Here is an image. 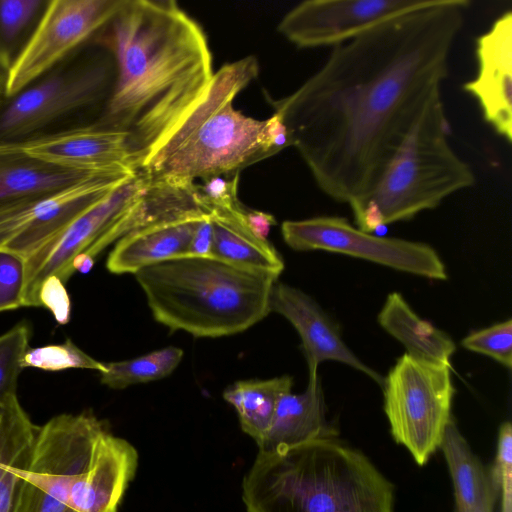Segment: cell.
Returning <instances> with one entry per match:
<instances>
[{
    "mask_svg": "<svg viewBox=\"0 0 512 512\" xmlns=\"http://www.w3.org/2000/svg\"><path fill=\"white\" fill-rule=\"evenodd\" d=\"M468 0L384 21L333 47L290 95L268 97L318 187L337 202L367 198L429 101L440 91Z\"/></svg>",
    "mask_w": 512,
    "mask_h": 512,
    "instance_id": "6da1fadb",
    "label": "cell"
},
{
    "mask_svg": "<svg viewBox=\"0 0 512 512\" xmlns=\"http://www.w3.org/2000/svg\"><path fill=\"white\" fill-rule=\"evenodd\" d=\"M100 32L115 78L98 123L127 132L142 166L206 94L208 39L173 0H124Z\"/></svg>",
    "mask_w": 512,
    "mask_h": 512,
    "instance_id": "7a4b0ae2",
    "label": "cell"
},
{
    "mask_svg": "<svg viewBox=\"0 0 512 512\" xmlns=\"http://www.w3.org/2000/svg\"><path fill=\"white\" fill-rule=\"evenodd\" d=\"M247 512H395L393 484L336 437L258 453L242 481Z\"/></svg>",
    "mask_w": 512,
    "mask_h": 512,
    "instance_id": "3957f363",
    "label": "cell"
},
{
    "mask_svg": "<svg viewBox=\"0 0 512 512\" xmlns=\"http://www.w3.org/2000/svg\"><path fill=\"white\" fill-rule=\"evenodd\" d=\"M254 56L224 64L199 103L143 162L149 179L179 186L215 176H234L280 151L269 118L236 110L233 101L257 76Z\"/></svg>",
    "mask_w": 512,
    "mask_h": 512,
    "instance_id": "277c9868",
    "label": "cell"
},
{
    "mask_svg": "<svg viewBox=\"0 0 512 512\" xmlns=\"http://www.w3.org/2000/svg\"><path fill=\"white\" fill-rule=\"evenodd\" d=\"M154 319L195 337L243 332L269 313L278 277L213 256L184 255L134 274Z\"/></svg>",
    "mask_w": 512,
    "mask_h": 512,
    "instance_id": "5b68a950",
    "label": "cell"
},
{
    "mask_svg": "<svg viewBox=\"0 0 512 512\" xmlns=\"http://www.w3.org/2000/svg\"><path fill=\"white\" fill-rule=\"evenodd\" d=\"M450 132L439 91L406 133L371 194L357 202L373 201L388 225L408 221L473 186L474 172L451 147Z\"/></svg>",
    "mask_w": 512,
    "mask_h": 512,
    "instance_id": "8992f818",
    "label": "cell"
},
{
    "mask_svg": "<svg viewBox=\"0 0 512 512\" xmlns=\"http://www.w3.org/2000/svg\"><path fill=\"white\" fill-rule=\"evenodd\" d=\"M8 98L0 109V143L56 132L69 119L107 101L115 78L109 50L94 39Z\"/></svg>",
    "mask_w": 512,
    "mask_h": 512,
    "instance_id": "52a82bcc",
    "label": "cell"
},
{
    "mask_svg": "<svg viewBox=\"0 0 512 512\" xmlns=\"http://www.w3.org/2000/svg\"><path fill=\"white\" fill-rule=\"evenodd\" d=\"M107 429L89 411L60 414L38 426L10 512H79L81 475Z\"/></svg>",
    "mask_w": 512,
    "mask_h": 512,
    "instance_id": "ba28073f",
    "label": "cell"
},
{
    "mask_svg": "<svg viewBox=\"0 0 512 512\" xmlns=\"http://www.w3.org/2000/svg\"><path fill=\"white\" fill-rule=\"evenodd\" d=\"M150 179L141 171L86 208L25 259L22 306L39 307V290L49 276L65 284L73 258L95 257L108 245L139 228L146 217Z\"/></svg>",
    "mask_w": 512,
    "mask_h": 512,
    "instance_id": "9c48e42d",
    "label": "cell"
},
{
    "mask_svg": "<svg viewBox=\"0 0 512 512\" xmlns=\"http://www.w3.org/2000/svg\"><path fill=\"white\" fill-rule=\"evenodd\" d=\"M382 388L393 439L416 464L425 465L440 447L452 418L455 389L450 366L405 353L384 377Z\"/></svg>",
    "mask_w": 512,
    "mask_h": 512,
    "instance_id": "30bf717a",
    "label": "cell"
},
{
    "mask_svg": "<svg viewBox=\"0 0 512 512\" xmlns=\"http://www.w3.org/2000/svg\"><path fill=\"white\" fill-rule=\"evenodd\" d=\"M124 0H53L47 4L12 60L6 98H11L54 68L99 33Z\"/></svg>",
    "mask_w": 512,
    "mask_h": 512,
    "instance_id": "8fae6325",
    "label": "cell"
},
{
    "mask_svg": "<svg viewBox=\"0 0 512 512\" xmlns=\"http://www.w3.org/2000/svg\"><path fill=\"white\" fill-rule=\"evenodd\" d=\"M281 232L296 251L322 250L367 260L398 271L446 280V267L436 250L422 242L379 237L354 227L346 218L318 216L287 220Z\"/></svg>",
    "mask_w": 512,
    "mask_h": 512,
    "instance_id": "7c38bea8",
    "label": "cell"
},
{
    "mask_svg": "<svg viewBox=\"0 0 512 512\" xmlns=\"http://www.w3.org/2000/svg\"><path fill=\"white\" fill-rule=\"evenodd\" d=\"M137 173L96 174L59 191L0 206V249L25 260L86 208Z\"/></svg>",
    "mask_w": 512,
    "mask_h": 512,
    "instance_id": "4fadbf2b",
    "label": "cell"
},
{
    "mask_svg": "<svg viewBox=\"0 0 512 512\" xmlns=\"http://www.w3.org/2000/svg\"><path fill=\"white\" fill-rule=\"evenodd\" d=\"M438 0H306L288 11L278 31L299 48L335 47L389 19Z\"/></svg>",
    "mask_w": 512,
    "mask_h": 512,
    "instance_id": "5bb4252c",
    "label": "cell"
},
{
    "mask_svg": "<svg viewBox=\"0 0 512 512\" xmlns=\"http://www.w3.org/2000/svg\"><path fill=\"white\" fill-rule=\"evenodd\" d=\"M29 156L64 169L88 173L140 171L130 135L98 122L17 143Z\"/></svg>",
    "mask_w": 512,
    "mask_h": 512,
    "instance_id": "9a60e30c",
    "label": "cell"
},
{
    "mask_svg": "<svg viewBox=\"0 0 512 512\" xmlns=\"http://www.w3.org/2000/svg\"><path fill=\"white\" fill-rule=\"evenodd\" d=\"M269 310L286 318L298 332L308 365L309 380L319 378V364L333 360L366 374L382 386L384 377L350 350L341 337L338 325L308 294L277 280L270 293Z\"/></svg>",
    "mask_w": 512,
    "mask_h": 512,
    "instance_id": "2e32d148",
    "label": "cell"
},
{
    "mask_svg": "<svg viewBox=\"0 0 512 512\" xmlns=\"http://www.w3.org/2000/svg\"><path fill=\"white\" fill-rule=\"evenodd\" d=\"M477 75L463 85L480 105L484 120L512 141V11L502 13L476 40Z\"/></svg>",
    "mask_w": 512,
    "mask_h": 512,
    "instance_id": "e0dca14e",
    "label": "cell"
},
{
    "mask_svg": "<svg viewBox=\"0 0 512 512\" xmlns=\"http://www.w3.org/2000/svg\"><path fill=\"white\" fill-rule=\"evenodd\" d=\"M207 212L191 208L151 222L121 237L106 267L114 274H135L143 268L187 255L192 236Z\"/></svg>",
    "mask_w": 512,
    "mask_h": 512,
    "instance_id": "ac0fdd59",
    "label": "cell"
},
{
    "mask_svg": "<svg viewBox=\"0 0 512 512\" xmlns=\"http://www.w3.org/2000/svg\"><path fill=\"white\" fill-rule=\"evenodd\" d=\"M326 419L320 379L308 380L304 392H288L279 399L270 427L257 443L258 453L281 452L320 438L336 437Z\"/></svg>",
    "mask_w": 512,
    "mask_h": 512,
    "instance_id": "d6986e66",
    "label": "cell"
},
{
    "mask_svg": "<svg viewBox=\"0 0 512 512\" xmlns=\"http://www.w3.org/2000/svg\"><path fill=\"white\" fill-rule=\"evenodd\" d=\"M96 174L54 166L29 156L17 143H0V206L59 191Z\"/></svg>",
    "mask_w": 512,
    "mask_h": 512,
    "instance_id": "ffe728a7",
    "label": "cell"
},
{
    "mask_svg": "<svg viewBox=\"0 0 512 512\" xmlns=\"http://www.w3.org/2000/svg\"><path fill=\"white\" fill-rule=\"evenodd\" d=\"M245 207L208 210L213 229L212 256L227 263L279 277L284 261L274 246L246 224Z\"/></svg>",
    "mask_w": 512,
    "mask_h": 512,
    "instance_id": "44dd1931",
    "label": "cell"
},
{
    "mask_svg": "<svg viewBox=\"0 0 512 512\" xmlns=\"http://www.w3.org/2000/svg\"><path fill=\"white\" fill-rule=\"evenodd\" d=\"M379 325L397 339L414 358L450 366L456 350L453 339L420 318L398 292L390 293L378 313Z\"/></svg>",
    "mask_w": 512,
    "mask_h": 512,
    "instance_id": "7402d4cb",
    "label": "cell"
},
{
    "mask_svg": "<svg viewBox=\"0 0 512 512\" xmlns=\"http://www.w3.org/2000/svg\"><path fill=\"white\" fill-rule=\"evenodd\" d=\"M452 479L455 512H468L490 496L499 495L497 475L471 449L452 417L440 447Z\"/></svg>",
    "mask_w": 512,
    "mask_h": 512,
    "instance_id": "603a6c76",
    "label": "cell"
},
{
    "mask_svg": "<svg viewBox=\"0 0 512 512\" xmlns=\"http://www.w3.org/2000/svg\"><path fill=\"white\" fill-rule=\"evenodd\" d=\"M17 396L0 404V512H10L17 484L26 471L37 433Z\"/></svg>",
    "mask_w": 512,
    "mask_h": 512,
    "instance_id": "cb8c5ba5",
    "label": "cell"
},
{
    "mask_svg": "<svg viewBox=\"0 0 512 512\" xmlns=\"http://www.w3.org/2000/svg\"><path fill=\"white\" fill-rule=\"evenodd\" d=\"M292 386L289 375L240 380L225 389L223 398L234 407L242 431L257 444L270 427L279 399L291 392Z\"/></svg>",
    "mask_w": 512,
    "mask_h": 512,
    "instance_id": "d4e9b609",
    "label": "cell"
},
{
    "mask_svg": "<svg viewBox=\"0 0 512 512\" xmlns=\"http://www.w3.org/2000/svg\"><path fill=\"white\" fill-rule=\"evenodd\" d=\"M182 358L181 348L168 346L137 358L105 363L106 369L100 373V380L112 389L160 380L170 375Z\"/></svg>",
    "mask_w": 512,
    "mask_h": 512,
    "instance_id": "484cf974",
    "label": "cell"
},
{
    "mask_svg": "<svg viewBox=\"0 0 512 512\" xmlns=\"http://www.w3.org/2000/svg\"><path fill=\"white\" fill-rule=\"evenodd\" d=\"M22 368L33 367L46 371H61L68 368H81L105 371V363L92 358L70 339L61 344H51L29 348L21 359Z\"/></svg>",
    "mask_w": 512,
    "mask_h": 512,
    "instance_id": "4316f807",
    "label": "cell"
},
{
    "mask_svg": "<svg viewBox=\"0 0 512 512\" xmlns=\"http://www.w3.org/2000/svg\"><path fill=\"white\" fill-rule=\"evenodd\" d=\"M30 328L19 323L0 336V404L17 396L21 359L29 349Z\"/></svg>",
    "mask_w": 512,
    "mask_h": 512,
    "instance_id": "83f0119b",
    "label": "cell"
},
{
    "mask_svg": "<svg viewBox=\"0 0 512 512\" xmlns=\"http://www.w3.org/2000/svg\"><path fill=\"white\" fill-rule=\"evenodd\" d=\"M467 350L486 355L504 367H512V320L509 318L490 327L474 331L463 338Z\"/></svg>",
    "mask_w": 512,
    "mask_h": 512,
    "instance_id": "f1b7e54d",
    "label": "cell"
},
{
    "mask_svg": "<svg viewBox=\"0 0 512 512\" xmlns=\"http://www.w3.org/2000/svg\"><path fill=\"white\" fill-rule=\"evenodd\" d=\"M46 4L42 0H0V46L9 53L8 47L19 40Z\"/></svg>",
    "mask_w": 512,
    "mask_h": 512,
    "instance_id": "f546056e",
    "label": "cell"
},
{
    "mask_svg": "<svg viewBox=\"0 0 512 512\" xmlns=\"http://www.w3.org/2000/svg\"><path fill=\"white\" fill-rule=\"evenodd\" d=\"M239 175L215 176L193 185V195L199 207L207 212L211 209L235 210L243 205L238 199Z\"/></svg>",
    "mask_w": 512,
    "mask_h": 512,
    "instance_id": "4dcf8cb0",
    "label": "cell"
},
{
    "mask_svg": "<svg viewBox=\"0 0 512 512\" xmlns=\"http://www.w3.org/2000/svg\"><path fill=\"white\" fill-rule=\"evenodd\" d=\"M25 260L0 249V312L22 307Z\"/></svg>",
    "mask_w": 512,
    "mask_h": 512,
    "instance_id": "1f68e13d",
    "label": "cell"
},
{
    "mask_svg": "<svg viewBox=\"0 0 512 512\" xmlns=\"http://www.w3.org/2000/svg\"><path fill=\"white\" fill-rule=\"evenodd\" d=\"M492 468L499 483L500 512H512V427L508 421L500 425Z\"/></svg>",
    "mask_w": 512,
    "mask_h": 512,
    "instance_id": "d6a6232c",
    "label": "cell"
},
{
    "mask_svg": "<svg viewBox=\"0 0 512 512\" xmlns=\"http://www.w3.org/2000/svg\"><path fill=\"white\" fill-rule=\"evenodd\" d=\"M39 303L41 307L50 310L58 324L65 325L69 322L71 302L65 284L59 277L51 275L42 282Z\"/></svg>",
    "mask_w": 512,
    "mask_h": 512,
    "instance_id": "836d02e7",
    "label": "cell"
},
{
    "mask_svg": "<svg viewBox=\"0 0 512 512\" xmlns=\"http://www.w3.org/2000/svg\"><path fill=\"white\" fill-rule=\"evenodd\" d=\"M212 248L213 229L209 214L206 213L192 236L187 255L212 256Z\"/></svg>",
    "mask_w": 512,
    "mask_h": 512,
    "instance_id": "e575fe53",
    "label": "cell"
},
{
    "mask_svg": "<svg viewBox=\"0 0 512 512\" xmlns=\"http://www.w3.org/2000/svg\"><path fill=\"white\" fill-rule=\"evenodd\" d=\"M244 218L251 231L262 239H267L271 227L277 223L273 215L257 210L245 209Z\"/></svg>",
    "mask_w": 512,
    "mask_h": 512,
    "instance_id": "d590c367",
    "label": "cell"
},
{
    "mask_svg": "<svg viewBox=\"0 0 512 512\" xmlns=\"http://www.w3.org/2000/svg\"><path fill=\"white\" fill-rule=\"evenodd\" d=\"M13 58L0 46V104L6 98V86Z\"/></svg>",
    "mask_w": 512,
    "mask_h": 512,
    "instance_id": "8d00e7d4",
    "label": "cell"
},
{
    "mask_svg": "<svg viewBox=\"0 0 512 512\" xmlns=\"http://www.w3.org/2000/svg\"><path fill=\"white\" fill-rule=\"evenodd\" d=\"M94 266V258L91 257L86 252H81L77 254L72 262L71 269L73 272L79 271L82 274H87L91 271Z\"/></svg>",
    "mask_w": 512,
    "mask_h": 512,
    "instance_id": "74e56055",
    "label": "cell"
},
{
    "mask_svg": "<svg viewBox=\"0 0 512 512\" xmlns=\"http://www.w3.org/2000/svg\"><path fill=\"white\" fill-rule=\"evenodd\" d=\"M498 496H490L483 500L477 507L468 512H493Z\"/></svg>",
    "mask_w": 512,
    "mask_h": 512,
    "instance_id": "f35d334b",
    "label": "cell"
}]
</instances>
